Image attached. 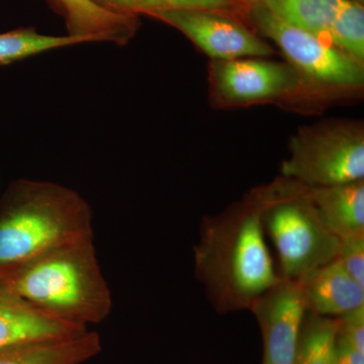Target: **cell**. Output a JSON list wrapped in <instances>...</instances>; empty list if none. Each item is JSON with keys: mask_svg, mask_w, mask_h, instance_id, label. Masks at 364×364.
<instances>
[{"mask_svg": "<svg viewBox=\"0 0 364 364\" xmlns=\"http://www.w3.org/2000/svg\"><path fill=\"white\" fill-rule=\"evenodd\" d=\"M196 277L221 314L249 310L280 277L270 252L257 189L200 226Z\"/></svg>", "mask_w": 364, "mask_h": 364, "instance_id": "obj_1", "label": "cell"}, {"mask_svg": "<svg viewBox=\"0 0 364 364\" xmlns=\"http://www.w3.org/2000/svg\"><path fill=\"white\" fill-rule=\"evenodd\" d=\"M0 289L49 317L83 327L102 322L112 311L93 239L0 268Z\"/></svg>", "mask_w": 364, "mask_h": 364, "instance_id": "obj_2", "label": "cell"}, {"mask_svg": "<svg viewBox=\"0 0 364 364\" xmlns=\"http://www.w3.org/2000/svg\"><path fill=\"white\" fill-rule=\"evenodd\" d=\"M90 239L92 210L73 189L20 178L0 198V268Z\"/></svg>", "mask_w": 364, "mask_h": 364, "instance_id": "obj_3", "label": "cell"}, {"mask_svg": "<svg viewBox=\"0 0 364 364\" xmlns=\"http://www.w3.org/2000/svg\"><path fill=\"white\" fill-rule=\"evenodd\" d=\"M256 189L261 222L277 254L282 279H304L338 257L341 243L325 224L306 186L279 177Z\"/></svg>", "mask_w": 364, "mask_h": 364, "instance_id": "obj_4", "label": "cell"}, {"mask_svg": "<svg viewBox=\"0 0 364 364\" xmlns=\"http://www.w3.org/2000/svg\"><path fill=\"white\" fill-rule=\"evenodd\" d=\"M245 7L249 20L279 48L316 102L335 100L363 90L364 63L327 40L280 20L259 4L246 1Z\"/></svg>", "mask_w": 364, "mask_h": 364, "instance_id": "obj_5", "label": "cell"}, {"mask_svg": "<svg viewBox=\"0 0 364 364\" xmlns=\"http://www.w3.org/2000/svg\"><path fill=\"white\" fill-rule=\"evenodd\" d=\"M280 174L309 188L364 179V128L355 121L303 127L289 141Z\"/></svg>", "mask_w": 364, "mask_h": 364, "instance_id": "obj_6", "label": "cell"}, {"mask_svg": "<svg viewBox=\"0 0 364 364\" xmlns=\"http://www.w3.org/2000/svg\"><path fill=\"white\" fill-rule=\"evenodd\" d=\"M208 86L215 107L316 102L298 72L287 62L267 58L210 60Z\"/></svg>", "mask_w": 364, "mask_h": 364, "instance_id": "obj_7", "label": "cell"}, {"mask_svg": "<svg viewBox=\"0 0 364 364\" xmlns=\"http://www.w3.org/2000/svg\"><path fill=\"white\" fill-rule=\"evenodd\" d=\"M150 16L183 33L210 60L268 58L274 54L272 46L234 18L233 14L181 9Z\"/></svg>", "mask_w": 364, "mask_h": 364, "instance_id": "obj_8", "label": "cell"}, {"mask_svg": "<svg viewBox=\"0 0 364 364\" xmlns=\"http://www.w3.org/2000/svg\"><path fill=\"white\" fill-rule=\"evenodd\" d=\"M249 311L259 324L263 364H296L308 310L301 280L280 277Z\"/></svg>", "mask_w": 364, "mask_h": 364, "instance_id": "obj_9", "label": "cell"}, {"mask_svg": "<svg viewBox=\"0 0 364 364\" xmlns=\"http://www.w3.org/2000/svg\"><path fill=\"white\" fill-rule=\"evenodd\" d=\"M63 18L67 35L85 43L105 42L124 46L138 32L139 16L112 13L93 0H46Z\"/></svg>", "mask_w": 364, "mask_h": 364, "instance_id": "obj_10", "label": "cell"}, {"mask_svg": "<svg viewBox=\"0 0 364 364\" xmlns=\"http://www.w3.org/2000/svg\"><path fill=\"white\" fill-rule=\"evenodd\" d=\"M308 313L337 318L364 306V286L342 267L338 258L301 280Z\"/></svg>", "mask_w": 364, "mask_h": 364, "instance_id": "obj_11", "label": "cell"}, {"mask_svg": "<svg viewBox=\"0 0 364 364\" xmlns=\"http://www.w3.org/2000/svg\"><path fill=\"white\" fill-rule=\"evenodd\" d=\"M86 327L62 322L0 289V349L28 342L72 338Z\"/></svg>", "mask_w": 364, "mask_h": 364, "instance_id": "obj_12", "label": "cell"}, {"mask_svg": "<svg viewBox=\"0 0 364 364\" xmlns=\"http://www.w3.org/2000/svg\"><path fill=\"white\" fill-rule=\"evenodd\" d=\"M306 188L325 224L340 242L364 237V179Z\"/></svg>", "mask_w": 364, "mask_h": 364, "instance_id": "obj_13", "label": "cell"}, {"mask_svg": "<svg viewBox=\"0 0 364 364\" xmlns=\"http://www.w3.org/2000/svg\"><path fill=\"white\" fill-rule=\"evenodd\" d=\"M102 350L97 333L48 341L28 342L0 349V364H81Z\"/></svg>", "mask_w": 364, "mask_h": 364, "instance_id": "obj_14", "label": "cell"}, {"mask_svg": "<svg viewBox=\"0 0 364 364\" xmlns=\"http://www.w3.org/2000/svg\"><path fill=\"white\" fill-rule=\"evenodd\" d=\"M259 4L289 25L327 40L343 0H246Z\"/></svg>", "mask_w": 364, "mask_h": 364, "instance_id": "obj_15", "label": "cell"}, {"mask_svg": "<svg viewBox=\"0 0 364 364\" xmlns=\"http://www.w3.org/2000/svg\"><path fill=\"white\" fill-rule=\"evenodd\" d=\"M82 43L83 41L68 35H45L33 28H16L0 33V66L9 65L50 50Z\"/></svg>", "mask_w": 364, "mask_h": 364, "instance_id": "obj_16", "label": "cell"}, {"mask_svg": "<svg viewBox=\"0 0 364 364\" xmlns=\"http://www.w3.org/2000/svg\"><path fill=\"white\" fill-rule=\"evenodd\" d=\"M112 13L128 16H152L171 9H198L233 14L244 6L242 0H93Z\"/></svg>", "mask_w": 364, "mask_h": 364, "instance_id": "obj_17", "label": "cell"}, {"mask_svg": "<svg viewBox=\"0 0 364 364\" xmlns=\"http://www.w3.org/2000/svg\"><path fill=\"white\" fill-rule=\"evenodd\" d=\"M335 318L308 313L299 341L296 364H335Z\"/></svg>", "mask_w": 364, "mask_h": 364, "instance_id": "obj_18", "label": "cell"}, {"mask_svg": "<svg viewBox=\"0 0 364 364\" xmlns=\"http://www.w3.org/2000/svg\"><path fill=\"white\" fill-rule=\"evenodd\" d=\"M328 42L364 63V7L343 0L327 35Z\"/></svg>", "mask_w": 364, "mask_h": 364, "instance_id": "obj_19", "label": "cell"}, {"mask_svg": "<svg viewBox=\"0 0 364 364\" xmlns=\"http://www.w3.org/2000/svg\"><path fill=\"white\" fill-rule=\"evenodd\" d=\"M338 259L351 277L364 286V237L340 242Z\"/></svg>", "mask_w": 364, "mask_h": 364, "instance_id": "obj_20", "label": "cell"}, {"mask_svg": "<svg viewBox=\"0 0 364 364\" xmlns=\"http://www.w3.org/2000/svg\"><path fill=\"white\" fill-rule=\"evenodd\" d=\"M335 322L337 335L364 353V306L335 318Z\"/></svg>", "mask_w": 364, "mask_h": 364, "instance_id": "obj_21", "label": "cell"}, {"mask_svg": "<svg viewBox=\"0 0 364 364\" xmlns=\"http://www.w3.org/2000/svg\"><path fill=\"white\" fill-rule=\"evenodd\" d=\"M335 364H364V353L354 348L336 333L334 344Z\"/></svg>", "mask_w": 364, "mask_h": 364, "instance_id": "obj_22", "label": "cell"}, {"mask_svg": "<svg viewBox=\"0 0 364 364\" xmlns=\"http://www.w3.org/2000/svg\"><path fill=\"white\" fill-rule=\"evenodd\" d=\"M350 1L358 2V4H363L364 0H350Z\"/></svg>", "mask_w": 364, "mask_h": 364, "instance_id": "obj_23", "label": "cell"}]
</instances>
